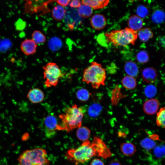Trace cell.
Returning <instances> with one entry per match:
<instances>
[{
	"label": "cell",
	"instance_id": "cell-6",
	"mask_svg": "<svg viewBox=\"0 0 165 165\" xmlns=\"http://www.w3.org/2000/svg\"><path fill=\"white\" fill-rule=\"evenodd\" d=\"M44 85L47 88L55 87L58 84L60 79L63 76L59 66L55 63L49 62L43 67Z\"/></svg>",
	"mask_w": 165,
	"mask_h": 165
},
{
	"label": "cell",
	"instance_id": "cell-34",
	"mask_svg": "<svg viewBox=\"0 0 165 165\" xmlns=\"http://www.w3.org/2000/svg\"><path fill=\"white\" fill-rule=\"evenodd\" d=\"M96 40L99 44L103 46H106L107 41L105 34L101 33L97 36Z\"/></svg>",
	"mask_w": 165,
	"mask_h": 165
},
{
	"label": "cell",
	"instance_id": "cell-33",
	"mask_svg": "<svg viewBox=\"0 0 165 165\" xmlns=\"http://www.w3.org/2000/svg\"><path fill=\"white\" fill-rule=\"evenodd\" d=\"M137 15L141 18L146 17L148 14V10L145 6L142 5H139L136 10Z\"/></svg>",
	"mask_w": 165,
	"mask_h": 165
},
{
	"label": "cell",
	"instance_id": "cell-25",
	"mask_svg": "<svg viewBox=\"0 0 165 165\" xmlns=\"http://www.w3.org/2000/svg\"><path fill=\"white\" fill-rule=\"evenodd\" d=\"M140 144L143 148L147 151L151 150L156 146V142L154 141L147 138L141 140Z\"/></svg>",
	"mask_w": 165,
	"mask_h": 165
},
{
	"label": "cell",
	"instance_id": "cell-27",
	"mask_svg": "<svg viewBox=\"0 0 165 165\" xmlns=\"http://www.w3.org/2000/svg\"><path fill=\"white\" fill-rule=\"evenodd\" d=\"M91 94L88 90L82 88L78 90L76 93L77 98L80 101L85 102L88 101Z\"/></svg>",
	"mask_w": 165,
	"mask_h": 165
},
{
	"label": "cell",
	"instance_id": "cell-19",
	"mask_svg": "<svg viewBox=\"0 0 165 165\" xmlns=\"http://www.w3.org/2000/svg\"><path fill=\"white\" fill-rule=\"evenodd\" d=\"M138 37L143 42H147L152 38L153 33L150 28H142L137 32Z\"/></svg>",
	"mask_w": 165,
	"mask_h": 165
},
{
	"label": "cell",
	"instance_id": "cell-35",
	"mask_svg": "<svg viewBox=\"0 0 165 165\" xmlns=\"http://www.w3.org/2000/svg\"><path fill=\"white\" fill-rule=\"evenodd\" d=\"M15 25L16 30L21 31L25 27L26 24L23 20L19 19L16 22Z\"/></svg>",
	"mask_w": 165,
	"mask_h": 165
},
{
	"label": "cell",
	"instance_id": "cell-11",
	"mask_svg": "<svg viewBox=\"0 0 165 165\" xmlns=\"http://www.w3.org/2000/svg\"><path fill=\"white\" fill-rule=\"evenodd\" d=\"M141 75L144 81L148 83H152L156 80L157 76V72L154 68L148 67L143 69Z\"/></svg>",
	"mask_w": 165,
	"mask_h": 165
},
{
	"label": "cell",
	"instance_id": "cell-16",
	"mask_svg": "<svg viewBox=\"0 0 165 165\" xmlns=\"http://www.w3.org/2000/svg\"><path fill=\"white\" fill-rule=\"evenodd\" d=\"M48 45L50 50L56 52L59 50L62 47L63 42L61 39L57 36H53L49 39Z\"/></svg>",
	"mask_w": 165,
	"mask_h": 165
},
{
	"label": "cell",
	"instance_id": "cell-13",
	"mask_svg": "<svg viewBox=\"0 0 165 165\" xmlns=\"http://www.w3.org/2000/svg\"><path fill=\"white\" fill-rule=\"evenodd\" d=\"M27 97L31 102L36 104L40 103L43 101L44 95L43 92L40 89L34 88L30 90Z\"/></svg>",
	"mask_w": 165,
	"mask_h": 165
},
{
	"label": "cell",
	"instance_id": "cell-12",
	"mask_svg": "<svg viewBox=\"0 0 165 165\" xmlns=\"http://www.w3.org/2000/svg\"><path fill=\"white\" fill-rule=\"evenodd\" d=\"M127 24L128 28L136 32L141 29L144 25L142 19L135 15H132L129 17L127 21Z\"/></svg>",
	"mask_w": 165,
	"mask_h": 165
},
{
	"label": "cell",
	"instance_id": "cell-28",
	"mask_svg": "<svg viewBox=\"0 0 165 165\" xmlns=\"http://www.w3.org/2000/svg\"><path fill=\"white\" fill-rule=\"evenodd\" d=\"M165 109L164 107L161 108L157 112L156 122L157 125L165 128Z\"/></svg>",
	"mask_w": 165,
	"mask_h": 165
},
{
	"label": "cell",
	"instance_id": "cell-17",
	"mask_svg": "<svg viewBox=\"0 0 165 165\" xmlns=\"http://www.w3.org/2000/svg\"><path fill=\"white\" fill-rule=\"evenodd\" d=\"M66 12V10L63 6L59 5H57L52 10V17L55 20H61L64 17Z\"/></svg>",
	"mask_w": 165,
	"mask_h": 165
},
{
	"label": "cell",
	"instance_id": "cell-26",
	"mask_svg": "<svg viewBox=\"0 0 165 165\" xmlns=\"http://www.w3.org/2000/svg\"><path fill=\"white\" fill-rule=\"evenodd\" d=\"M153 154L155 158L163 159L165 156V146L163 144L156 145L153 149Z\"/></svg>",
	"mask_w": 165,
	"mask_h": 165
},
{
	"label": "cell",
	"instance_id": "cell-4",
	"mask_svg": "<svg viewBox=\"0 0 165 165\" xmlns=\"http://www.w3.org/2000/svg\"><path fill=\"white\" fill-rule=\"evenodd\" d=\"M105 35L108 43L115 46L125 47L129 44L134 45L138 38L137 32L128 27L107 32Z\"/></svg>",
	"mask_w": 165,
	"mask_h": 165
},
{
	"label": "cell",
	"instance_id": "cell-37",
	"mask_svg": "<svg viewBox=\"0 0 165 165\" xmlns=\"http://www.w3.org/2000/svg\"><path fill=\"white\" fill-rule=\"evenodd\" d=\"M90 165H105L102 160L99 159L93 160L90 163Z\"/></svg>",
	"mask_w": 165,
	"mask_h": 165
},
{
	"label": "cell",
	"instance_id": "cell-21",
	"mask_svg": "<svg viewBox=\"0 0 165 165\" xmlns=\"http://www.w3.org/2000/svg\"><path fill=\"white\" fill-rule=\"evenodd\" d=\"M123 86L126 89L133 90L137 86V81L135 78L132 76L127 75L124 77L122 80Z\"/></svg>",
	"mask_w": 165,
	"mask_h": 165
},
{
	"label": "cell",
	"instance_id": "cell-36",
	"mask_svg": "<svg viewBox=\"0 0 165 165\" xmlns=\"http://www.w3.org/2000/svg\"><path fill=\"white\" fill-rule=\"evenodd\" d=\"M81 5L80 1L79 0H73L70 1V6L73 8H79Z\"/></svg>",
	"mask_w": 165,
	"mask_h": 165
},
{
	"label": "cell",
	"instance_id": "cell-23",
	"mask_svg": "<svg viewBox=\"0 0 165 165\" xmlns=\"http://www.w3.org/2000/svg\"><path fill=\"white\" fill-rule=\"evenodd\" d=\"M102 109V107L101 105L97 103H94L89 107L88 113L90 117H96L99 115Z\"/></svg>",
	"mask_w": 165,
	"mask_h": 165
},
{
	"label": "cell",
	"instance_id": "cell-2",
	"mask_svg": "<svg viewBox=\"0 0 165 165\" xmlns=\"http://www.w3.org/2000/svg\"><path fill=\"white\" fill-rule=\"evenodd\" d=\"M83 116L82 108L76 104L65 108L64 113L59 115L61 123H59L58 130L69 132L78 129L81 126Z\"/></svg>",
	"mask_w": 165,
	"mask_h": 165
},
{
	"label": "cell",
	"instance_id": "cell-30",
	"mask_svg": "<svg viewBox=\"0 0 165 165\" xmlns=\"http://www.w3.org/2000/svg\"><path fill=\"white\" fill-rule=\"evenodd\" d=\"M157 93L156 87L152 84H149L146 86L144 89L145 96L148 98H152L154 97Z\"/></svg>",
	"mask_w": 165,
	"mask_h": 165
},
{
	"label": "cell",
	"instance_id": "cell-7",
	"mask_svg": "<svg viewBox=\"0 0 165 165\" xmlns=\"http://www.w3.org/2000/svg\"><path fill=\"white\" fill-rule=\"evenodd\" d=\"M59 123L56 117L52 114L48 115L44 120V130L46 137L49 138L53 137L58 130Z\"/></svg>",
	"mask_w": 165,
	"mask_h": 165
},
{
	"label": "cell",
	"instance_id": "cell-14",
	"mask_svg": "<svg viewBox=\"0 0 165 165\" xmlns=\"http://www.w3.org/2000/svg\"><path fill=\"white\" fill-rule=\"evenodd\" d=\"M108 0H83L81 1L82 4L89 6L95 9H102L106 7L108 4Z\"/></svg>",
	"mask_w": 165,
	"mask_h": 165
},
{
	"label": "cell",
	"instance_id": "cell-8",
	"mask_svg": "<svg viewBox=\"0 0 165 165\" xmlns=\"http://www.w3.org/2000/svg\"><path fill=\"white\" fill-rule=\"evenodd\" d=\"M160 106L159 101L155 98H151L146 101L144 103V112L148 115H153L157 112Z\"/></svg>",
	"mask_w": 165,
	"mask_h": 165
},
{
	"label": "cell",
	"instance_id": "cell-1",
	"mask_svg": "<svg viewBox=\"0 0 165 165\" xmlns=\"http://www.w3.org/2000/svg\"><path fill=\"white\" fill-rule=\"evenodd\" d=\"M111 154L102 140L94 137L92 141L87 140L83 142L77 148L69 149L66 156L70 161L78 164L87 161L95 156L105 158L111 156Z\"/></svg>",
	"mask_w": 165,
	"mask_h": 165
},
{
	"label": "cell",
	"instance_id": "cell-38",
	"mask_svg": "<svg viewBox=\"0 0 165 165\" xmlns=\"http://www.w3.org/2000/svg\"><path fill=\"white\" fill-rule=\"evenodd\" d=\"M71 1L69 0H58L56 1V2L59 5L62 6H68Z\"/></svg>",
	"mask_w": 165,
	"mask_h": 165
},
{
	"label": "cell",
	"instance_id": "cell-39",
	"mask_svg": "<svg viewBox=\"0 0 165 165\" xmlns=\"http://www.w3.org/2000/svg\"><path fill=\"white\" fill-rule=\"evenodd\" d=\"M109 165H121L120 163L116 160H113L111 161Z\"/></svg>",
	"mask_w": 165,
	"mask_h": 165
},
{
	"label": "cell",
	"instance_id": "cell-31",
	"mask_svg": "<svg viewBox=\"0 0 165 165\" xmlns=\"http://www.w3.org/2000/svg\"><path fill=\"white\" fill-rule=\"evenodd\" d=\"M12 43L9 39L4 38L0 40V52L5 53L10 48Z\"/></svg>",
	"mask_w": 165,
	"mask_h": 165
},
{
	"label": "cell",
	"instance_id": "cell-18",
	"mask_svg": "<svg viewBox=\"0 0 165 165\" xmlns=\"http://www.w3.org/2000/svg\"><path fill=\"white\" fill-rule=\"evenodd\" d=\"M77 138L83 142L88 140L90 135V131L87 127L81 126L76 132Z\"/></svg>",
	"mask_w": 165,
	"mask_h": 165
},
{
	"label": "cell",
	"instance_id": "cell-29",
	"mask_svg": "<svg viewBox=\"0 0 165 165\" xmlns=\"http://www.w3.org/2000/svg\"><path fill=\"white\" fill-rule=\"evenodd\" d=\"M32 40L36 44H40L45 42L46 38L41 31L38 30L34 31L32 35Z\"/></svg>",
	"mask_w": 165,
	"mask_h": 165
},
{
	"label": "cell",
	"instance_id": "cell-9",
	"mask_svg": "<svg viewBox=\"0 0 165 165\" xmlns=\"http://www.w3.org/2000/svg\"><path fill=\"white\" fill-rule=\"evenodd\" d=\"M90 23L91 26L94 29L100 30L103 29L106 27L107 22L104 16L101 14H96L92 17Z\"/></svg>",
	"mask_w": 165,
	"mask_h": 165
},
{
	"label": "cell",
	"instance_id": "cell-5",
	"mask_svg": "<svg viewBox=\"0 0 165 165\" xmlns=\"http://www.w3.org/2000/svg\"><path fill=\"white\" fill-rule=\"evenodd\" d=\"M46 151L41 148L27 150L18 158L19 165H49Z\"/></svg>",
	"mask_w": 165,
	"mask_h": 165
},
{
	"label": "cell",
	"instance_id": "cell-20",
	"mask_svg": "<svg viewBox=\"0 0 165 165\" xmlns=\"http://www.w3.org/2000/svg\"><path fill=\"white\" fill-rule=\"evenodd\" d=\"M120 150L123 154L127 156L133 155L136 151L135 146L130 142H125L121 144Z\"/></svg>",
	"mask_w": 165,
	"mask_h": 165
},
{
	"label": "cell",
	"instance_id": "cell-32",
	"mask_svg": "<svg viewBox=\"0 0 165 165\" xmlns=\"http://www.w3.org/2000/svg\"><path fill=\"white\" fill-rule=\"evenodd\" d=\"M137 61L141 64L145 63L149 60V56L146 51L142 50L139 52L136 55Z\"/></svg>",
	"mask_w": 165,
	"mask_h": 165
},
{
	"label": "cell",
	"instance_id": "cell-24",
	"mask_svg": "<svg viewBox=\"0 0 165 165\" xmlns=\"http://www.w3.org/2000/svg\"><path fill=\"white\" fill-rule=\"evenodd\" d=\"M151 18L154 23L156 24L162 23L165 20L164 13L162 10H156L152 13Z\"/></svg>",
	"mask_w": 165,
	"mask_h": 165
},
{
	"label": "cell",
	"instance_id": "cell-15",
	"mask_svg": "<svg viewBox=\"0 0 165 165\" xmlns=\"http://www.w3.org/2000/svg\"><path fill=\"white\" fill-rule=\"evenodd\" d=\"M124 69L128 75L135 77L139 73V68L135 62L132 61L127 62L124 66Z\"/></svg>",
	"mask_w": 165,
	"mask_h": 165
},
{
	"label": "cell",
	"instance_id": "cell-3",
	"mask_svg": "<svg viewBox=\"0 0 165 165\" xmlns=\"http://www.w3.org/2000/svg\"><path fill=\"white\" fill-rule=\"evenodd\" d=\"M105 69L101 65L96 62H92L83 72L82 80L90 84L93 88L98 89L101 86L105 85L106 79Z\"/></svg>",
	"mask_w": 165,
	"mask_h": 165
},
{
	"label": "cell",
	"instance_id": "cell-22",
	"mask_svg": "<svg viewBox=\"0 0 165 165\" xmlns=\"http://www.w3.org/2000/svg\"><path fill=\"white\" fill-rule=\"evenodd\" d=\"M78 12L80 16L87 18L92 14L93 9L88 5L82 4L78 8Z\"/></svg>",
	"mask_w": 165,
	"mask_h": 165
},
{
	"label": "cell",
	"instance_id": "cell-10",
	"mask_svg": "<svg viewBox=\"0 0 165 165\" xmlns=\"http://www.w3.org/2000/svg\"><path fill=\"white\" fill-rule=\"evenodd\" d=\"M37 45L32 39H27L22 42L20 48L22 51L26 55H30L35 53Z\"/></svg>",
	"mask_w": 165,
	"mask_h": 165
}]
</instances>
